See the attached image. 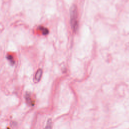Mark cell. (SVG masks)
<instances>
[{"instance_id": "1", "label": "cell", "mask_w": 129, "mask_h": 129, "mask_svg": "<svg viewBox=\"0 0 129 129\" xmlns=\"http://www.w3.org/2000/svg\"><path fill=\"white\" fill-rule=\"evenodd\" d=\"M77 17V8L76 5H73L70 8V23L71 28L74 31H76L78 28Z\"/></svg>"}, {"instance_id": "2", "label": "cell", "mask_w": 129, "mask_h": 129, "mask_svg": "<svg viewBox=\"0 0 129 129\" xmlns=\"http://www.w3.org/2000/svg\"><path fill=\"white\" fill-rule=\"evenodd\" d=\"M25 98L26 103L29 106H33L34 105V101L33 100L31 94L27 92L25 95Z\"/></svg>"}, {"instance_id": "3", "label": "cell", "mask_w": 129, "mask_h": 129, "mask_svg": "<svg viewBox=\"0 0 129 129\" xmlns=\"http://www.w3.org/2000/svg\"><path fill=\"white\" fill-rule=\"evenodd\" d=\"M42 75V70L41 69H39L37 70L34 78V81L35 83H37L39 82L41 79V76Z\"/></svg>"}, {"instance_id": "4", "label": "cell", "mask_w": 129, "mask_h": 129, "mask_svg": "<svg viewBox=\"0 0 129 129\" xmlns=\"http://www.w3.org/2000/svg\"><path fill=\"white\" fill-rule=\"evenodd\" d=\"M6 58L7 59V60L9 61V63L11 64V65H14L15 64V60L13 58V56L12 55L10 54H8L6 56Z\"/></svg>"}, {"instance_id": "5", "label": "cell", "mask_w": 129, "mask_h": 129, "mask_svg": "<svg viewBox=\"0 0 129 129\" xmlns=\"http://www.w3.org/2000/svg\"><path fill=\"white\" fill-rule=\"evenodd\" d=\"M39 29L42 32L43 35H47L49 33L48 30L47 28H45V27L40 26V27H39Z\"/></svg>"}, {"instance_id": "6", "label": "cell", "mask_w": 129, "mask_h": 129, "mask_svg": "<svg viewBox=\"0 0 129 129\" xmlns=\"http://www.w3.org/2000/svg\"><path fill=\"white\" fill-rule=\"evenodd\" d=\"M44 129H52V121L51 119H49L47 120L46 125Z\"/></svg>"}]
</instances>
